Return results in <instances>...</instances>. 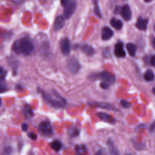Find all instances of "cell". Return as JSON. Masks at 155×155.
I'll return each mask as SVG.
<instances>
[{
	"label": "cell",
	"instance_id": "obj_4",
	"mask_svg": "<svg viewBox=\"0 0 155 155\" xmlns=\"http://www.w3.org/2000/svg\"><path fill=\"white\" fill-rule=\"evenodd\" d=\"M40 132L44 136H51L53 134V130L51 124L48 121L42 122L39 126Z\"/></svg>",
	"mask_w": 155,
	"mask_h": 155
},
{
	"label": "cell",
	"instance_id": "obj_32",
	"mask_svg": "<svg viewBox=\"0 0 155 155\" xmlns=\"http://www.w3.org/2000/svg\"><path fill=\"white\" fill-rule=\"evenodd\" d=\"M155 129V122H154L150 127V131H153Z\"/></svg>",
	"mask_w": 155,
	"mask_h": 155
},
{
	"label": "cell",
	"instance_id": "obj_1",
	"mask_svg": "<svg viewBox=\"0 0 155 155\" xmlns=\"http://www.w3.org/2000/svg\"><path fill=\"white\" fill-rule=\"evenodd\" d=\"M34 48L31 40L26 37L16 41L13 45V51L18 54L29 55L33 51Z\"/></svg>",
	"mask_w": 155,
	"mask_h": 155
},
{
	"label": "cell",
	"instance_id": "obj_22",
	"mask_svg": "<svg viewBox=\"0 0 155 155\" xmlns=\"http://www.w3.org/2000/svg\"><path fill=\"white\" fill-rule=\"evenodd\" d=\"M7 72L3 67H0V79H4L6 76Z\"/></svg>",
	"mask_w": 155,
	"mask_h": 155
},
{
	"label": "cell",
	"instance_id": "obj_6",
	"mask_svg": "<svg viewBox=\"0 0 155 155\" xmlns=\"http://www.w3.org/2000/svg\"><path fill=\"white\" fill-rule=\"evenodd\" d=\"M67 67L70 71L75 73L79 70L81 66L79 62L76 58H71L68 61Z\"/></svg>",
	"mask_w": 155,
	"mask_h": 155
},
{
	"label": "cell",
	"instance_id": "obj_37",
	"mask_svg": "<svg viewBox=\"0 0 155 155\" xmlns=\"http://www.w3.org/2000/svg\"><path fill=\"white\" fill-rule=\"evenodd\" d=\"M154 30H155V26H154Z\"/></svg>",
	"mask_w": 155,
	"mask_h": 155
},
{
	"label": "cell",
	"instance_id": "obj_35",
	"mask_svg": "<svg viewBox=\"0 0 155 155\" xmlns=\"http://www.w3.org/2000/svg\"><path fill=\"white\" fill-rule=\"evenodd\" d=\"M152 91H153V93L155 94V88H153V90H152Z\"/></svg>",
	"mask_w": 155,
	"mask_h": 155
},
{
	"label": "cell",
	"instance_id": "obj_2",
	"mask_svg": "<svg viewBox=\"0 0 155 155\" xmlns=\"http://www.w3.org/2000/svg\"><path fill=\"white\" fill-rule=\"evenodd\" d=\"M94 79H98L102 81L100 85L102 88L107 89L115 81V77L113 74L108 71H102L99 74L94 75Z\"/></svg>",
	"mask_w": 155,
	"mask_h": 155
},
{
	"label": "cell",
	"instance_id": "obj_7",
	"mask_svg": "<svg viewBox=\"0 0 155 155\" xmlns=\"http://www.w3.org/2000/svg\"><path fill=\"white\" fill-rule=\"evenodd\" d=\"M61 50L63 54L67 56L68 55L70 52V42L67 38H65L61 41Z\"/></svg>",
	"mask_w": 155,
	"mask_h": 155
},
{
	"label": "cell",
	"instance_id": "obj_34",
	"mask_svg": "<svg viewBox=\"0 0 155 155\" xmlns=\"http://www.w3.org/2000/svg\"><path fill=\"white\" fill-rule=\"evenodd\" d=\"M146 2H151L152 0H144Z\"/></svg>",
	"mask_w": 155,
	"mask_h": 155
},
{
	"label": "cell",
	"instance_id": "obj_27",
	"mask_svg": "<svg viewBox=\"0 0 155 155\" xmlns=\"http://www.w3.org/2000/svg\"><path fill=\"white\" fill-rule=\"evenodd\" d=\"M27 109H25V111H26L25 113H27L29 116L32 115V114H33V112H32V110H31L30 107L29 106H27Z\"/></svg>",
	"mask_w": 155,
	"mask_h": 155
},
{
	"label": "cell",
	"instance_id": "obj_31",
	"mask_svg": "<svg viewBox=\"0 0 155 155\" xmlns=\"http://www.w3.org/2000/svg\"><path fill=\"white\" fill-rule=\"evenodd\" d=\"M13 3L15 4H21L23 0H10Z\"/></svg>",
	"mask_w": 155,
	"mask_h": 155
},
{
	"label": "cell",
	"instance_id": "obj_14",
	"mask_svg": "<svg viewBox=\"0 0 155 155\" xmlns=\"http://www.w3.org/2000/svg\"><path fill=\"white\" fill-rule=\"evenodd\" d=\"M92 107H100L102 108H105L107 110H114V107L109 104H105V103H99V102H93V104H91Z\"/></svg>",
	"mask_w": 155,
	"mask_h": 155
},
{
	"label": "cell",
	"instance_id": "obj_36",
	"mask_svg": "<svg viewBox=\"0 0 155 155\" xmlns=\"http://www.w3.org/2000/svg\"><path fill=\"white\" fill-rule=\"evenodd\" d=\"M1 104H2V101H1V99L0 98V107H1Z\"/></svg>",
	"mask_w": 155,
	"mask_h": 155
},
{
	"label": "cell",
	"instance_id": "obj_29",
	"mask_svg": "<svg viewBox=\"0 0 155 155\" xmlns=\"http://www.w3.org/2000/svg\"><path fill=\"white\" fill-rule=\"evenodd\" d=\"M150 62H151V64L152 65H153L154 67H155V55H153V56L151 58Z\"/></svg>",
	"mask_w": 155,
	"mask_h": 155
},
{
	"label": "cell",
	"instance_id": "obj_18",
	"mask_svg": "<svg viewBox=\"0 0 155 155\" xmlns=\"http://www.w3.org/2000/svg\"><path fill=\"white\" fill-rule=\"evenodd\" d=\"M51 148L55 151H59L62 147V143L59 140H54L50 143Z\"/></svg>",
	"mask_w": 155,
	"mask_h": 155
},
{
	"label": "cell",
	"instance_id": "obj_28",
	"mask_svg": "<svg viewBox=\"0 0 155 155\" xmlns=\"http://www.w3.org/2000/svg\"><path fill=\"white\" fill-rule=\"evenodd\" d=\"M70 1L71 0H61V4L65 7L70 2Z\"/></svg>",
	"mask_w": 155,
	"mask_h": 155
},
{
	"label": "cell",
	"instance_id": "obj_23",
	"mask_svg": "<svg viewBox=\"0 0 155 155\" xmlns=\"http://www.w3.org/2000/svg\"><path fill=\"white\" fill-rule=\"evenodd\" d=\"M120 104L124 108H129L130 107V104L125 100H121L120 101Z\"/></svg>",
	"mask_w": 155,
	"mask_h": 155
},
{
	"label": "cell",
	"instance_id": "obj_25",
	"mask_svg": "<svg viewBox=\"0 0 155 155\" xmlns=\"http://www.w3.org/2000/svg\"><path fill=\"white\" fill-rule=\"evenodd\" d=\"M7 90H8L7 87L5 85L0 84V93H4Z\"/></svg>",
	"mask_w": 155,
	"mask_h": 155
},
{
	"label": "cell",
	"instance_id": "obj_20",
	"mask_svg": "<svg viewBox=\"0 0 155 155\" xmlns=\"http://www.w3.org/2000/svg\"><path fill=\"white\" fill-rule=\"evenodd\" d=\"M68 134L71 137H76L79 135V130L76 127H71L68 131Z\"/></svg>",
	"mask_w": 155,
	"mask_h": 155
},
{
	"label": "cell",
	"instance_id": "obj_3",
	"mask_svg": "<svg viewBox=\"0 0 155 155\" xmlns=\"http://www.w3.org/2000/svg\"><path fill=\"white\" fill-rule=\"evenodd\" d=\"M42 96L44 100L50 105H51L53 107L58 108H63L65 104H66L65 102L63 101L59 100V99H56L53 98L49 94L46 93L45 92H42Z\"/></svg>",
	"mask_w": 155,
	"mask_h": 155
},
{
	"label": "cell",
	"instance_id": "obj_9",
	"mask_svg": "<svg viewBox=\"0 0 155 155\" xmlns=\"http://www.w3.org/2000/svg\"><path fill=\"white\" fill-rule=\"evenodd\" d=\"M120 15L125 21L130 20L131 18V11L128 5H124L120 10Z\"/></svg>",
	"mask_w": 155,
	"mask_h": 155
},
{
	"label": "cell",
	"instance_id": "obj_17",
	"mask_svg": "<svg viewBox=\"0 0 155 155\" xmlns=\"http://www.w3.org/2000/svg\"><path fill=\"white\" fill-rule=\"evenodd\" d=\"M126 47H127V49L128 51L129 54L131 56H134L136 54V50H137L136 46L134 44L128 43V44H127Z\"/></svg>",
	"mask_w": 155,
	"mask_h": 155
},
{
	"label": "cell",
	"instance_id": "obj_33",
	"mask_svg": "<svg viewBox=\"0 0 155 155\" xmlns=\"http://www.w3.org/2000/svg\"><path fill=\"white\" fill-rule=\"evenodd\" d=\"M152 42H153V47L155 48V38H154L152 40Z\"/></svg>",
	"mask_w": 155,
	"mask_h": 155
},
{
	"label": "cell",
	"instance_id": "obj_21",
	"mask_svg": "<svg viewBox=\"0 0 155 155\" xmlns=\"http://www.w3.org/2000/svg\"><path fill=\"white\" fill-rule=\"evenodd\" d=\"M94 13L99 18H101V12H100V10H99V5H98V4H97V1L96 0L95 2H94Z\"/></svg>",
	"mask_w": 155,
	"mask_h": 155
},
{
	"label": "cell",
	"instance_id": "obj_5",
	"mask_svg": "<svg viewBox=\"0 0 155 155\" xmlns=\"http://www.w3.org/2000/svg\"><path fill=\"white\" fill-rule=\"evenodd\" d=\"M76 8V3L74 1L70 2L67 5L65 6V9L64 11V15L65 18H70L74 13Z\"/></svg>",
	"mask_w": 155,
	"mask_h": 155
},
{
	"label": "cell",
	"instance_id": "obj_19",
	"mask_svg": "<svg viewBox=\"0 0 155 155\" xmlns=\"http://www.w3.org/2000/svg\"><path fill=\"white\" fill-rule=\"evenodd\" d=\"M143 78L147 81H151L154 78V74L151 70H148L143 74Z\"/></svg>",
	"mask_w": 155,
	"mask_h": 155
},
{
	"label": "cell",
	"instance_id": "obj_10",
	"mask_svg": "<svg viewBox=\"0 0 155 155\" xmlns=\"http://www.w3.org/2000/svg\"><path fill=\"white\" fill-rule=\"evenodd\" d=\"M97 116L101 120H103L104 122H105L109 124H112L115 123V119L108 113L101 112V113H98L97 114Z\"/></svg>",
	"mask_w": 155,
	"mask_h": 155
},
{
	"label": "cell",
	"instance_id": "obj_26",
	"mask_svg": "<svg viewBox=\"0 0 155 155\" xmlns=\"http://www.w3.org/2000/svg\"><path fill=\"white\" fill-rule=\"evenodd\" d=\"M28 137H30L31 139H34V140H35V139H36L37 136H36V134L35 133L31 132V133H28Z\"/></svg>",
	"mask_w": 155,
	"mask_h": 155
},
{
	"label": "cell",
	"instance_id": "obj_12",
	"mask_svg": "<svg viewBox=\"0 0 155 155\" xmlns=\"http://www.w3.org/2000/svg\"><path fill=\"white\" fill-rule=\"evenodd\" d=\"M148 20L142 18H139L136 23V27L140 30H145L147 28Z\"/></svg>",
	"mask_w": 155,
	"mask_h": 155
},
{
	"label": "cell",
	"instance_id": "obj_15",
	"mask_svg": "<svg viewBox=\"0 0 155 155\" xmlns=\"http://www.w3.org/2000/svg\"><path fill=\"white\" fill-rule=\"evenodd\" d=\"M110 24L111 25L112 27H113L114 28L117 30H120L123 25L122 22L120 20L116 18H112L110 20Z\"/></svg>",
	"mask_w": 155,
	"mask_h": 155
},
{
	"label": "cell",
	"instance_id": "obj_30",
	"mask_svg": "<svg viewBox=\"0 0 155 155\" xmlns=\"http://www.w3.org/2000/svg\"><path fill=\"white\" fill-rule=\"evenodd\" d=\"M22 130H23L24 131H27V129H28V125H27V124H25V123L23 124L22 125Z\"/></svg>",
	"mask_w": 155,
	"mask_h": 155
},
{
	"label": "cell",
	"instance_id": "obj_16",
	"mask_svg": "<svg viewBox=\"0 0 155 155\" xmlns=\"http://www.w3.org/2000/svg\"><path fill=\"white\" fill-rule=\"evenodd\" d=\"M82 51L87 55L88 56H91L94 54V48L89 45H87V44H85V45H84L82 47Z\"/></svg>",
	"mask_w": 155,
	"mask_h": 155
},
{
	"label": "cell",
	"instance_id": "obj_24",
	"mask_svg": "<svg viewBox=\"0 0 155 155\" xmlns=\"http://www.w3.org/2000/svg\"><path fill=\"white\" fill-rule=\"evenodd\" d=\"M76 150L78 153H82V151H85V147L84 146H76Z\"/></svg>",
	"mask_w": 155,
	"mask_h": 155
},
{
	"label": "cell",
	"instance_id": "obj_11",
	"mask_svg": "<svg viewBox=\"0 0 155 155\" xmlns=\"http://www.w3.org/2000/svg\"><path fill=\"white\" fill-rule=\"evenodd\" d=\"M113 35V31L108 27H105L102 30L101 37L102 40L106 41L110 39Z\"/></svg>",
	"mask_w": 155,
	"mask_h": 155
},
{
	"label": "cell",
	"instance_id": "obj_8",
	"mask_svg": "<svg viewBox=\"0 0 155 155\" xmlns=\"http://www.w3.org/2000/svg\"><path fill=\"white\" fill-rule=\"evenodd\" d=\"M114 54L118 58H124L125 56V51L124 50L123 44L119 41L114 47Z\"/></svg>",
	"mask_w": 155,
	"mask_h": 155
},
{
	"label": "cell",
	"instance_id": "obj_13",
	"mask_svg": "<svg viewBox=\"0 0 155 155\" xmlns=\"http://www.w3.org/2000/svg\"><path fill=\"white\" fill-rule=\"evenodd\" d=\"M65 23V20H64V18L62 16H58L55 21H54V30H59L60 29H61Z\"/></svg>",
	"mask_w": 155,
	"mask_h": 155
}]
</instances>
